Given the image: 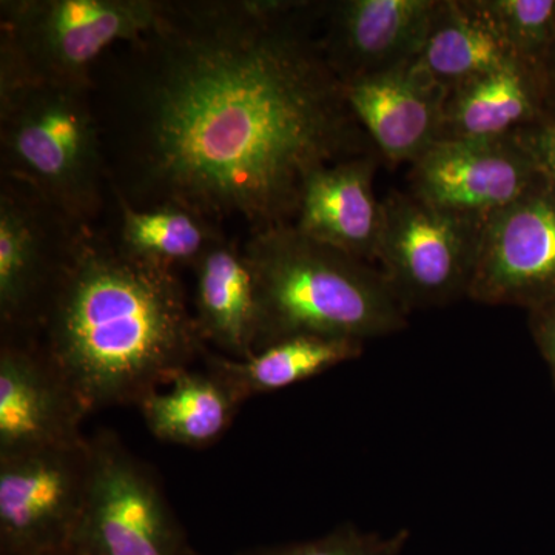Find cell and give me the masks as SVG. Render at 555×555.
<instances>
[{
    "instance_id": "cell-27",
    "label": "cell",
    "mask_w": 555,
    "mask_h": 555,
    "mask_svg": "<svg viewBox=\"0 0 555 555\" xmlns=\"http://www.w3.org/2000/svg\"><path fill=\"white\" fill-rule=\"evenodd\" d=\"M28 555H86L79 547L73 545V543H67V545L50 547V550L39 551V553L28 554Z\"/></svg>"
},
{
    "instance_id": "cell-13",
    "label": "cell",
    "mask_w": 555,
    "mask_h": 555,
    "mask_svg": "<svg viewBox=\"0 0 555 555\" xmlns=\"http://www.w3.org/2000/svg\"><path fill=\"white\" fill-rule=\"evenodd\" d=\"M437 0L326 2L320 43L341 83L378 75L418 57Z\"/></svg>"
},
{
    "instance_id": "cell-25",
    "label": "cell",
    "mask_w": 555,
    "mask_h": 555,
    "mask_svg": "<svg viewBox=\"0 0 555 555\" xmlns=\"http://www.w3.org/2000/svg\"><path fill=\"white\" fill-rule=\"evenodd\" d=\"M529 328L540 353L545 358L555 386V299L528 312Z\"/></svg>"
},
{
    "instance_id": "cell-1",
    "label": "cell",
    "mask_w": 555,
    "mask_h": 555,
    "mask_svg": "<svg viewBox=\"0 0 555 555\" xmlns=\"http://www.w3.org/2000/svg\"><path fill=\"white\" fill-rule=\"evenodd\" d=\"M324 7L160 0L93 73L109 193L255 233L294 224L313 171L378 153L321 49Z\"/></svg>"
},
{
    "instance_id": "cell-2",
    "label": "cell",
    "mask_w": 555,
    "mask_h": 555,
    "mask_svg": "<svg viewBox=\"0 0 555 555\" xmlns=\"http://www.w3.org/2000/svg\"><path fill=\"white\" fill-rule=\"evenodd\" d=\"M87 411L139 406L206 356L177 270L127 257L83 228L38 334Z\"/></svg>"
},
{
    "instance_id": "cell-17",
    "label": "cell",
    "mask_w": 555,
    "mask_h": 555,
    "mask_svg": "<svg viewBox=\"0 0 555 555\" xmlns=\"http://www.w3.org/2000/svg\"><path fill=\"white\" fill-rule=\"evenodd\" d=\"M539 68L513 60L448 90L440 139L514 137L545 107Z\"/></svg>"
},
{
    "instance_id": "cell-18",
    "label": "cell",
    "mask_w": 555,
    "mask_h": 555,
    "mask_svg": "<svg viewBox=\"0 0 555 555\" xmlns=\"http://www.w3.org/2000/svg\"><path fill=\"white\" fill-rule=\"evenodd\" d=\"M364 346L352 339L295 335L272 343L244 360L208 349L203 361L204 367L224 379L246 403L248 398L280 392L358 360L364 353Z\"/></svg>"
},
{
    "instance_id": "cell-4",
    "label": "cell",
    "mask_w": 555,
    "mask_h": 555,
    "mask_svg": "<svg viewBox=\"0 0 555 555\" xmlns=\"http://www.w3.org/2000/svg\"><path fill=\"white\" fill-rule=\"evenodd\" d=\"M0 177L96 228L109 182L93 89L27 82L0 91Z\"/></svg>"
},
{
    "instance_id": "cell-16",
    "label": "cell",
    "mask_w": 555,
    "mask_h": 555,
    "mask_svg": "<svg viewBox=\"0 0 555 555\" xmlns=\"http://www.w3.org/2000/svg\"><path fill=\"white\" fill-rule=\"evenodd\" d=\"M195 275L193 317L201 338L219 353L244 360L257 352L259 305L254 272L243 243L214 244L192 266Z\"/></svg>"
},
{
    "instance_id": "cell-12",
    "label": "cell",
    "mask_w": 555,
    "mask_h": 555,
    "mask_svg": "<svg viewBox=\"0 0 555 555\" xmlns=\"http://www.w3.org/2000/svg\"><path fill=\"white\" fill-rule=\"evenodd\" d=\"M90 412L36 338L0 343V459L82 440Z\"/></svg>"
},
{
    "instance_id": "cell-26",
    "label": "cell",
    "mask_w": 555,
    "mask_h": 555,
    "mask_svg": "<svg viewBox=\"0 0 555 555\" xmlns=\"http://www.w3.org/2000/svg\"><path fill=\"white\" fill-rule=\"evenodd\" d=\"M540 78L545 90L546 102L555 105V40L539 65Z\"/></svg>"
},
{
    "instance_id": "cell-3",
    "label": "cell",
    "mask_w": 555,
    "mask_h": 555,
    "mask_svg": "<svg viewBox=\"0 0 555 555\" xmlns=\"http://www.w3.org/2000/svg\"><path fill=\"white\" fill-rule=\"evenodd\" d=\"M259 305L258 350L295 335L371 339L404 331L411 312L371 262L309 238L294 224L243 243Z\"/></svg>"
},
{
    "instance_id": "cell-15",
    "label": "cell",
    "mask_w": 555,
    "mask_h": 555,
    "mask_svg": "<svg viewBox=\"0 0 555 555\" xmlns=\"http://www.w3.org/2000/svg\"><path fill=\"white\" fill-rule=\"evenodd\" d=\"M378 153L339 160L310 175L294 225L318 243L377 262L383 203L375 198Z\"/></svg>"
},
{
    "instance_id": "cell-10",
    "label": "cell",
    "mask_w": 555,
    "mask_h": 555,
    "mask_svg": "<svg viewBox=\"0 0 555 555\" xmlns=\"http://www.w3.org/2000/svg\"><path fill=\"white\" fill-rule=\"evenodd\" d=\"M469 299L534 310L555 299V188L540 181L486 219Z\"/></svg>"
},
{
    "instance_id": "cell-19",
    "label": "cell",
    "mask_w": 555,
    "mask_h": 555,
    "mask_svg": "<svg viewBox=\"0 0 555 555\" xmlns=\"http://www.w3.org/2000/svg\"><path fill=\"white\" fill-rule=\"evenodd\" d=\"M139 403L153 437L164 443L204 449L218 443L233 425L243 401L224 379L204 367H189Z\"/></svg>"
},
{
    "instance_id": "cell-14",
    "label": "cell",
    "mask_w": 555,
    "mask_h": 555,
    "mask_svg": "<svg viewBox=\"0 0 555 555\" xmlns=\"http://www.w3.org/2000/svg\"><path fill=\"white\" fill-rule=\"evenodd\" d=\"M347 104L387 163L414 164L440 139L448 90L418 62L343 83Z\"/></svg>"
},
{
    "instance_id": "cell-23",
    "label": "cell",
    "mask_w": 555,
    "mask_h": 555,
    "mask_svg": "<svg viewBox=\"0 0 555 555\" xmlns=\"http://www.w3.org/2000/svg\"><path fill=\"white\" fill-rule=\"evenodd\" d=\"M409 539L411 532L408 529L385 535L345 524L317 539L255 547L235 555H403Z\"/></svg>"
},
{
    "instance_id": "cell-22",
    "label": "cell",
    "mask_w": 555,
    "mask_h": 555,
    "mask_svg": "<svg viewBox=\"0 0 555 555\" xmlns=\"http://www.w3.org/2000/svg\"><path fill=\"white\" fill-rule=\"evenodd\" d=\"M517 60L539 68L555 40V0H477Z\"/></svg>"
},
{
    "instance_id": "cell-21",
    "label": "cell",
    "mask_w": 555,
    "mask_h": 555,
    "mask_svg": "<svg viewBox=\"0 0 555 555\" xmlns=\"http://www.w3.org/2000/svg\"><path fill=\"white\" fill-rule=\"evenodd\" d=\"M115 208L113 243L127 257L156 268L192 269L204 251L228 238L222 224L177 204L133 207L112 195Z\"/></svg>"
},
{
    "instance_id": "cell-20",
    "label": "cell",
    "mask_w": 555,
    "mask_h": 555,
    "mask_svg": "<svg viewBox=\"0 0 555 555\" xmlns=\"http://www.w3.org/2000/svg\"><path fill=\"white\" fill-rule=\"evenodd\" d=\"M517 60L477 0H437L416 62L447 90Z\"/></svg>"
},
{
    "instance_id": "cell-7",
    "label": "cell",
    "mask_w": 555,
    "mask_h": 555,
    "mask_svg": "<svg viewBox=\"0 0 555 555\" xmlns=\"http://www.w3.org/2000/svg\"><path fill=\"white\" fill-rule=\"evenodd\" d=\"M382 203L378 269L401 305L412 313L469 297L485 222L411 192L392 190Z\"/></svg>"
},
{
    "instance_id": "cell-8",
    "label": "cell",
    "mask_w": 555,
    "mask_h": 555,
    "mask_svg": "<svg viewBox=\"0 0 555 555\" xmlns=\"http://www.w3.org/2000/svg\"><path fill=\"white\" fill-rule=\"evenodd\" d=\"M83 225L24 182L0 177V332L36 338Z\"/></svg>"
},
{
    "instance_id": "cell-5",
    "label": "cell",
    "mask_w": 555,
    "mask_h": 555,
    "mask_svg": "<svg viewBox=\"0 0 555 555\" xmlns=\"http://www.w3.org/2000/svg\"><path fill=\"white\" fill-rule=\"evenodd\" d=\"M160 0H2L0 91L27 82L94 89L105 56L155 24Z\"/></svg>"
},
{
    "instance_id": "cell-9",
    "label": "cell",
    "mask_w": 555,
    "mask_h": 555,
    "mask_svg": "<svg viewBox=\"0 0 555 555\" xmlns=\"http://www.w3.org/2000/svg\"><path fill=\"white\" fill-rule=\"evenodd\" d=\"M91 470L90 438L0 459V555L67 545Z\"/></svg>"
},
{
    "instance_id": "cell-11",
    "label": "cell",
    "mask_w": 555,
    "mask_h": 555,
    "mask_svg": "<svg viewBox=\"0 0 555 555\" xmlns=\"http://www.w3.org/2000/svg\"><path fill=\"white\" fill-rule=\"evenodd\" d=\"M540 181L514 137L441 139L411 164L409 192L443 210L486 222Z\"/></svg>"
},
{
    "instance_id": "cell-6",
    "label": "cell",
    "mask_w": 555,
    "mask_h": 555,
    "mask_svg": "<svg viewBox=\"0 0 555 555\" xmlns=\"http://www.w3.org/2000/svg\"><path fill=\"white\" fill-rule=\"evenodd\" d=\"M91 470L73 545L86 555H199L155 469L113 430L90 437Z\"/></svg>"
},
{
    "instance_id": "cell-24",
    "label": "cell",
    "mask_w": 555,
    "mask_h": 555,
    "mask_svg": "<svg viewBox=\"0 0 555 555\" xmlns=\"http://www.w3.org/2000/svg\"><path fill=\"white\" fill-rule=\"evenodd\" d=\"M514 139L531 158L540 178L555 188V105L546 102L542 113Z\"/></svg>"
}]
</instances>
